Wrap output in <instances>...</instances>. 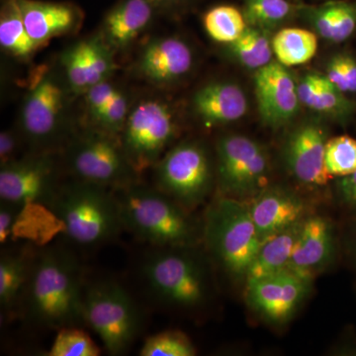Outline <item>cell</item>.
Returning a JSON list of instances; mask_svg holds the SVG:
<instances>
[{"label": "cell", "instance_id": "cell-5", "mask_svg": "<svg viewBox=\"0 0 356 356\" xmlns=\"http://www.w3.org/2000/svg\"><path fill=\"white\" fill-rule=\"evenodd\" d=\"M184 247L154 248L144 264L142 273L154 298L181 309H194L207 298L205 269Z\"/></svg>", "mask_w": 356, "mask_h": 356}, {"label": "cell", "instance_id": "cell-40", "mask_svg": "<svg viewBox=\"0 0 356 356\" xmlns=\"http://www.w3.org/2000/svg\"><path fill=\"white\" fill-rule=\"evenodd\" d=\"M337 197L346 206L356 209V172L346 177L337 178Z\"/></svg>", "mask_w": 356, "mask_h": 356}, {"label": "cell", "instance_id": "cell-41", "mask_svg": "<svg viewBox=\"0 0 356 356\" xmlns=\"http://www.w3.org/2000/svg\"><path fill=\"white\" fill-rule=\"evenodd\" d=\"M156 8H161V7H170L173 4L177 3L180 0H149Z\"/></svg>", "mask_w": 356, "mask_h": 356}, {"label": "cell", "instance_id": "cell-2", "mask_svg": "<svg viewBox=\"0 0 356 356\" xmlns=\"http://www.w3.org/2000/svg\"><path fill=\"white\" fill-rule=\"evenodd\" d=\"M48 209L74 245L95 248L115 240L122 229L120 209L107 187L76 179L60 185Z\"/></svg>", "mask_w": 356, "mask_h": 356}, {"label": "cell", "instance_id": "cell-26", "mask_svg": "<svg viewBox=\"0 0 356 356\" xmlns=\"http://www.w3.org/2000/svg\"><path fill=\"white\" fill-rule=\"evenodd\" d=\"M302 221L262 241L257 257L248 269L247 280L264 277L288 268Z\"/></svg>", "mask_w": 356, "mask_h": 356}, {"label": "cell", "instance_id": "cell-13", "mask_svg": "<svg viewBox=\"0 0 356 356\" xmlns=\"http://www.w3.org/2000/svg\"><path fill=\"white\" fill-rule=\"evenodd\" d=\"M313 278L287 268L255 280H247L245 298L250 308L273 324L291 320L303 303Z\"/></svg>", "mask_w": 356, "mask_h": 356}, {"label": "cell", "instance_id": "cell-33", "mask_svg": "<svg viewBox=\"0 0 356 356\" xmlns=\"http://www.w3.org/2000/svg\"><path fill=\"white\" fill-rule=\"evenodd\" d=\"M140 355L194 356L196 348L184 332L165 331L147 337L140 348Z\"/></svg>", "mask_w": 356, "mask_h": 356}, {"label": "cell", "instance_id": "cell-29", "mask_svg": "<svg viewBox=\"0 0 356 356\" xmlns=\"http://www.w3.org/2000/svg\"><path fill=\"white\" fill-rule=\"evenodd\" d=\"M229 50L241 65L255 70L270 64L274 55L268 31L252 26H248L242 36L229 44Z\"/></svg>", "mask_w": 356, "mask_h": 356}, {"label": "cell", "instance_id": "cell-14", "mask_svg": "<svg viewBox=\"0 0 356 356\" xmlns=\"http://www.w3.org/2000/svg\"><path fill=\"white\" fill-rule=\"evenodd\" d=\"M327 135L322 122H302L288 136L284 161L295 179L310 186H325L332 178L325 168Z\"/></svg>", "mask_w": 356, "mask_h": 356}, {"label": "cell", "instance_id": "cell-36", "mask_svg": "<svg viewBox=\"0 0 356 356\" xmlns=\"http://www.w3.org/2000/svg\"><path fill=\"white\" fill-rule=\"evenodd\" d=\"M324 76L346 95L356 92V60L348 54L334 56L325 65Z\"/></svg>", "mask_w": 356, "mask_h": 356}, {"label": "cell", "instance_id": "cell-21", "mask_svg": "<svg viewBox=\"0 0 356 356\" xmlns=\"http://www.w3.org/2000/svg\"><path fill=\"white\" fill-rule=\"evenodd\" d=\"M334 233L329 220L322 216L304 218L288 268L313 278V273L331 261Z\"/></svg>", "mask_w": 356, "mask_h": 356}, {"label": "cell", "instance_id": "cell-12", "mask_svg": "<svg viewBox=\"0 0 356 356\" xmlns=\"http://www.w3.org/2000/svg\"><path fill=\"white\" fill-rule=\"evenodd\" d=\"M51 154L16 159L0 170V199L28 207H48L60 185Z\"/></svg>", "mask_w": 356, "mask_h": 356}, {"label": "cell", "instance_id": "cell-11", "mask_svg": "<svg viewBox=\"0 0 356 356\" xmlns=\"http://www.w3.org/2000/svg\"><path fill=\"white\" fill-rule=\"evenodd\" d=\"M217 177L222 195L255 196L268 184V154L259 143L243 135H227L216 145Z\"/></svg>", "mask_w": 356, "mask_h": 356}, {"label": "cell", "instance_id": "cell-24", "mask_svg": "<svg viewBox=\"0 0 356 356\" xmlns=\"http://www.w3.org/2000/svg\"><path fill=\"white\" fill-rule=\"evenodd\" d=\"M305 13L314 32L331 43H343L356 31V4L351 2H325Z\"/></svg>", "mask_w": 356, "mask_h": 356}, {"label": "cell", "instance_id": "cell-8", "mask_svg": "<svg viewBox=\"0 0 356 356\" xmlns=\"http://www.w3.org/2000/svg\"><path fill=\"white\" fill-rule=\"evenodd\" d=\"M175 116L163 100L149 98L131 109L120 134V142L138 175L158 163L175 140Z\"/></svg>", "mask_w": 356, "mask_h": 356}, {"label": "cell", "instance_id": "cell-39", "mask_svg": "<svg viewBox=\"0 0 356 356\" xmlns=\"http://www.w3.org/2000/svg\"><path fill=\"white\" fill-rule=\"evenodd\" d=\"M20 147V136L14 131H2L0 134V165L16 161Z\"/></svg>", "mask_w": 356, "mask_h": 356}, {"label": "cell", "instance_id": "cell-6", "mask_svg": "<svg viewBox=\"0 0 356 356\" xmlns=\"http://www.w3.org/2000/svg\"><path fill=\"white\" fill-rule=\"evenodd\" d=\"M83 317L102 339L110 355H123L132 346L142 325L137 304L125 288L111 281L88 285L83 297Z\"/></svg>", "mask_w": 356, "mask_h": 356}, {"label": "cell", "instance_id": "cell-30", "mask_svg": "<svg viewBox=\"0 0 356 356\" xmlns=\"http://www.w3.org/2000/svg\"><path fill=\"white\" fill-rule=\"evenodd\" d=\"M204 28L218 43L232 44L248 28L243 11L231 6H218L209 9L203 17Z\"/></svg>", "mask_w": 356, "mask_h": 356}, {"label": "cell", "instance_id": "cell-27", "mask_svg": "<svg viewBox=\"0 0 356 356\" xmlns=\"http://www.w3.org/2000/svg\"><path fill=\"white\" fill-rule=\"evenodd\" d=\"M0 44L9 55L26 60H29L40 49L26 28L19 0H6L2 6Z\"/></svg>", "mask_w": 356, "mask_h": 356}, {"label": "cell", "instance_id": "cell-34", "mask_svg": "<svg viewBox=\"0 0 356 356\" xmlns=\"http://www.w3.org/2000/svg\"><path fill=\"white\" fill-rule=\"evenodd\" d=\"M50 356H98L100 350L83 330L65 327L58 330L50 351Z\"/></svg>", "mask_w": 356, "mask_h": 356}, {"label": "cell", "instance_id": "cell-23", "mask_svg": "<svg viewBox=\"0 0 356 356\" xmlns=\"http://www.w3.org/2000/svg\"><path fill=\"white\" fill-rule=\"evenodd\" d=\"M300 102L307 108L331 118H348L353 103L324 74H306L298 81Z\"/></svg>", "mask_w": 356, "mask_h": 356}, {"label": "cell", "instance_id": "cell-37", "mask_svg": "<svg viewBox=\"0 0 356 356\" xmlns=\"http://www.w3.org/2000/svg\"><path fill=\"white\" fill-rule=\"evenodd\" d=\"M118 88L108 81L96 84L86 95V104L91 118L96 116L110 102Z\"/></svg>", "mask_w": 356, "mask_h": 356}, {"label": "cell", "instance_id": "cell-9", "mask_svg": "<svg viewBox=\"0 0 356 356\" xmlns=\"http://www.w3.org/2000/svg\"><path fill=\"white\" fill-rule=\"evenodd\" d=\"M154 166L156 188L184 208L198 205L209 194L212 163L205 147L199 143L177 145Z\"/></svg>", "mask_w": 356, "mask_h": 356}, {"label": "cell", "instance_id": "cell-1", "mask_svg": "<svg viewBox=\"0 0 356 356\" xmlns=\"http://www.w3.org/2000/svg\"><path fill=\"white\" fill-rule=\"evenodd\" d=\"M83 267L72 252L49 248L35 254L21 308L32 324L60 330L83 324Z\"/></svg>", "mask_w": 356, "mask_h": 356}, {"label": "cell", "instance_id": "cell-7", "mask_svg": "<svg viewBox=\"0 0 356 356\" xmlns=\"http://www.w3.org/2000/svg\"><path fill=\"white\" fill-rule=\"evenodd\" d=\"M65 159L76 179L114 191L135 184L139 177L129 163L120 139L99 129L70 140Z\"/></svg>", "mask_w": 356, "mask_h": 356}, {"label": "cell", "instance_id": "cell-31", "mask_svg": "<svg viewBox=\"0 0 356 356\" xmlns=\"http://www.w3.org/2000/svg\"><path fill=\"white\" fill-rule=\"evenodd\" d=\"M292 13L288 0H245L243 10L248 26L267 31L284 22Z\"/></svg>", "mask_w": 356, "mask_h": 356}, {"label": "cell", "instance_id": "cell-28", "mask_svg": "<svg viewBox=\"0 0 356 356\" xmlns=\"http://www.w3.org/2000/svg\"><path fill=\"white\" fill-rule=\"evenodd\" d=\"M273 54L284 67L306 64L318 51V35L302 28H284L273 39Z\"/></svg>", "mask_w": 356, "mask_h": 356}, {"label": "cell", "instance_id": "cell-25", "mask_svg": "<svg viewBox=\"0 0 356 356\" xmlns=\"http://www.w3.org/2000/svg\"><path fill=\"white\" fill-rule=\"evenodd\" d=\"M35 254L28 250L6 252L0 259V307L11 315L19 309L29 280Z\"/></svg>", "mask_w": 356, "mask_h": 356}, {"label": "cell", "instance_id": "cell-18", "mask_svg": "<svg viewBox=\"0 0 356 356\" xmlns=\"http://www.w3.org/2000/svg\"><path fill=\"white\" fill-rule=\"evenodd\" d=\"M23 19L39 48L50 40L74 33L83 20L81 9L70 2L19 0Z\"/></svg>", "mask_w": 356, "mask_h": 356}, {"label": "cell", "instance_id": "cell-20", "mask_svg": "<svg viewBox=\"0 0 356 356\" xmlns=\"http://www.w3.org/2000/svg\"><path fill=\"white\" fill-rule=\"evenodd\" d=\"M248 206L261 242L301 222L306 212L301 198L281 188L264 189Z\"/></svg>", "mask_w": 356, "mask_h": 356}, {"label": "cell", "instance_id": "cell-15", "mask_svg": "<svg viewBox=\"0 0 356 356\" xmlns=\"http://www.w3.org/2000/svg\"><path fill=\"white\" fill-rule=\"evenodd\" d=\"M254 92L261 120L271 128H280L293 120L301 102L298 83L286 67L270 63L254 74Z\"/></svg>", "mask_w": 356, "mask_h": 356}, {"label": "cell", "instance_id": "cell-19", "mask_svg": "<svg viewBox=\"0 0 356 356\" xmlns=\"http://www.w3.org/2000/svg\"><path fill=\"white\" fill-rule=\"evenodd\" d=\"M156 7L149 0H120L105 15L98 36L112 53H122L151 25Z\"/></svg>", "mask_w": 356, "mask_h": 356}, {"label": "cell", "instance_id": "cell-22", "mask_svg": "<svg viewBox=\"0 0 356 356\" xmlns=\"http://www.w3.org/2000/svg\"><path fill=\"white\" fill-rule=\"evenodd\" d=\"M192 106L204 125L212 127L233 123L245 116L248 100L238 84L215 81L199 89L193 96Z\"/></svg>", "mask_w": 356, "mask_h": 356}, {"label": "cell", "instance_id": "cell-38", "mask_svg": "<svg viewBox=\"0 0 356 356\" xmlns=\"http://www.w3.org/2000/svg\"><path fill=\"white\" fill-rule=\"evenodd\" d=\"M26 207L19 204L2 201L0 203V243L6 245Z\"/></svg>", "mask_w": 356, "mask_h": 356}, {"label": "cell", "instance_id": "cell-4", "mask_svg": "<svg viewBox=\"0 0 356 356\" xmlns=\"http://www.w3.org/2000/svg\"><path fill=\"white\" fill-rule=\"evenodd\" d=\"M203 235L210 254L227 273L247 277L261 245L248 203L217 198L206 213Z\"/></svg>", "mask_w": 356, "mask_h": 356}, {"label": "cell", "instance_id": "cell-3", "mask_svg": "<svg viewBox=\"0 0 356 356\" xmlns=\"http://www.w3.org/2000/svg\"><path fill=\"white\" fill-rule=\"evenodd\" d=\"M124 229L154 248L189 247L196 227L186 208L158 188L135 184L115 189Z\"/></svg>", "mask_w": 356, "mask_h": 356}, {"label": "cell", "instance_id": "cell-35", "mask_svg": "<svg viewBox=\"0 0 356 356\" xmlns=\"http://www.w3.org/2000/svg\"><path fill=\"white\" fill-rule=\"evenodd\" d=\"M130 111L127 95L118 89L111 102L92 120L97 129L117 137L123 130Z\"/></svg>", "mask_w": 356, "mask_h": 356}, {"label": "cell", "instance_id": "cell-16", "mask_svg": "<svg viewBox=\"0 0 356 356\" xmlns=\"http://www.w3.org/2000/svg\"><path fill=\"white\" fill-rule=\"evenodd\" d=\"M194 56L191 47L177 37H159L145 44L136 70L147 83L168 86L191 72Z\"/></svg>", "mask_w": 356, "mask_h": 356}, {"label": "cell", "instance_id": "cell-10", "mask_svg": "<svg viewBox=\"0 0 356 356\" xmlns=\"http://www.w3.org/2000/svg\"><path fill=\"white\" fill-rule=\"evenodd\" d=\"M21 111L23 137L35 149L47 152L63 139L65 89L51 70H37L33 74Z\"/></svg>", "mask_w": 356, "mask_h": 356}, {"label": "cell", "instance_id": "cell-17", "mask_svg": "<svg viewBox=\"0 0 356 356\" xmlns=\"http://www.w3.org/2000/svg\"><path fill=\"white\" fill-rule=\"evenodd\" d=\"M113 57L99 36L70 47L63 55L62 65L70 90L86 93L96 84L108 81L115 69Z\"/></svg>", "mask_w": 356, "mask_h": 356}, {"label": "cell", "instance_id": "cell-32", "mask_svg": "<svg viewBox=\"0 0 356 356\" xmlns=\"http://www.w3.org/2000/svg\"><path fill=\"white\" fill-rule=\"evenodd\" d=\"M325 168L332 177H343L356 172V140L348 135L327 140Z\"/></svg>", "mask_w": 356, "mask_h": 356}]
</instances>
